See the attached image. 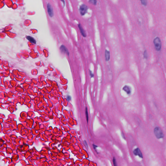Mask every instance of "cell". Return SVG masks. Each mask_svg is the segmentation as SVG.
Returning a JSON list of instances; mask_svg holds the SVG:
<instances>
[{
    "instance_id": "6da1fadb",
    "label": "cell",
    "mask_w": 166,
    "mask_h": 166,
    "mask_svg": "<svg viewBox=\"0 0 166 166\" xmlns=\"http://www.w3.org/2000/svg\"><path fill=\"white\" fill-rule=\"evenodd\" d=\"M154 44L155 48L158 51H160L162 48V43L160 38L159 37H156L154 39Z\"/></svg>"
},
{
    "instance_id": "7a4b0ae2",
    "label": "cell",
    "mask_w": 166,
    "mask_h": 166,
    "mask_svg": "<svg viewBox=\"0 0 166 166\" xmlns=\"http://www.w3.org/2000/svg\"><path fill=\"white\" fill-rule=\"evenodd\" d=\"M154 133L157 138H162L164 137V135L162 129L159 127H156L154 130Z\"/></svg>"
},
{
    "instance_id": "3957f363",
    "label": "cell",
    "mask_w": 166,
    "mask_h": 166,
    "mask_svg": "<svg viewBox=\"0 0 166 166\" xmlns=\"http://www.w3.org/2000/svg\"><path fill=\"white\" fill-rule=\"evenodd\" d=\"M88 9V7L86 5L84 4L80 6L79 10V12L81 15L82 16L84 15L87 13Z\"/></svg>"
},
{
    "instance_id": "277c9868",
    "label": "cell",
    "mask_w": 166,
    "mask_h": 166,
    "mask_svg": "<svg viewBox=\"0 0 166 166\" xmlns=\"http://www.w3.org/2000/svg\"><path fill=\"white\" fill-rule=\"evenodd\" d=\"M47 9L48 14L50 17H53L54 15L53 11V8L50 4H48L47 5Z\"/></svg>"
},
{
    "instance_id": "5b68a950",
    "label": "cell",
    "mask_w": 166,
    "mask_h": 166,
    "mask_svg": "<svg viewBox=\"0 0 166 166\" xmlns=\"http://www.w3.org/2000/svg\"><path fill=\"white\" fill-rule=\"evenodd\" d=\"M134 155H135L139 156V157L143 158V154L140 151V149L138 148L135 149L133 151Z\"/></svg>"
},
{
    "instance_id": "8992f818",
    "label": "cell",
    "mask_w": 166,
    "mask_h": 166,
    "mask_svg": "<svg viewBox=\"0 0 166 166\" xmlns=\"http://www.w3.org/2000/svg\"><path fill=\"white\" fill-rule=\"evenodd\" d=\"M78 26L82 35L84 37H86V34L85 31L84 29H83V27H82V25H81V24H78Z\"/></svg>"
},
{
    "instance_id": "52a82bcc",
    "label": "cell",
    "mask_w": 166,
    "mask_h": 166,
    "mask_svg": "<svg viewBox=\"0 0 166 166\" xmlns=\"http://www.w3.org/2000/svg\"><path fill=\"white\" fill-rule=\"evenodd\" d=\"M110 52L107 50H106L105 52V61H108L110 60Z\"/></svg>"
},
{
    "instance_id": "ba28073f",
    "label": "cell",
    "mask_w": 166,
    "mask_h": 166,
    "mask_svg": "<svg viewBox=\"0 0 166 166\" xmlns=\"http://www.w3.org/2000/svg\"><path fill=\"white\" fill-rule=\"evenodd\" d=\"M60 49H61V51L62 52L68 55H69V51H68V50H67V48L64 45H61V48H60Z\"/></svg>"
},
{
    "instance_id": "9c48e42d",
    "label": "cell",
    "mask_w": 166,
    "mask_h": 166,
    "mask_svg": "<svg viewBox=\"0 0 166 166\" xmlns=\"http://www.w3.org/2000/svg\"><path fill=\"white\" fill-rule=\"evenodd\" d=\"M123 90L126 92L127 94H130L131 93V89L127 85H125L123 88Z\"/></svg>"
},
{
    "instance_id": "30bf717a",
    "label": "cell",
    "mask_w": 166,
    "mask_h": 166,
    "mask_svg": "<svg viewBox=\"0 0 166 166\" xmlns=\"http://www.w3.org/2000/svg\"><path fill=\"white\" fill-rule=\"evenodd\" d=\"M26 38L31 42L33 43L36 44V41L33 37H31L30 36H27L26 37Z\"/></svg>"
},
{
    "instance_id": "8fae6325",
    "label": "cell",
    "mask_w": 166,
    "mask_h": 166,
    "mask_svg": "<svg viewBox=\"0 0 166 166\" xmlns=\"http://www.w3.org/2000/svg\"><path fill=\"white\" fill-rule=\"evenodd\" d=\"M89 3L94 5H96L97 3V0H89Z\"/></svg>"
},
{
    "instance_id": "7c38bea8",
    "label": "cell",
    "mask_w": 166,
    "mask_h": 166,
    "mask_svg": "<svg viewBox=\"0 0 166 166\" xmlns=\"http://www.w3.org/2000/svg\"><path fill=\"white\" fill-rule=\"evenodd\" d=\"M140 0V2H141V4L143 5L144 6H146L148 4L147 0Z\"/></svg>"
},
{
    "instance_id": "4fadbf2b",
    "label": "cell",
    "mask_w": 166,
    "mask_h": 166,
    "mask_svg": "<svg viewBox=\"0 0 166 166\" xmlns=\"http://www.w3.org/2000/svg\"><path fill=\"white\" fill-rule=\"evenodd\" d=\"M85 114L86 116L87 120V122H88V119H89V117H88V112L87 108V107H86V108Z\"/></svg>"
},
{
    "instance_id": "5bb4252c",
    "label": "cell",
    "mask_w": 166,
    "mask_h": 166,
    "mask_svg": "<svg viewBox=\"0 0 166 166\" xmlns=\"http://www.w3.org/2000/svg\"><path fill=\"white\" fill-rule=\"evenodd\" d=\"M144 57L145 59H147L148 58V54L147 51L145 50L144 53Z\"/></svg>"
},
{
    "instance_id": "9a60e30c",
    "label": "cell",
    "mask_w": 166,
    "mask_h": 166,
    "mask_svg": "<svg viewBox=\"0 0 166 166\" xmlns=\"http://www.w3.org/2000/svg\"><path fill=\"white\" fill-rule=\"evenodd\" d=\"M113 163L114 165L115 166H117L116 160V159L115 157H114L113 158Z\"/></svg>"
},
{
    "instance_id": "2e32d148",
    "label": "cell",
    "mask_w": 166,
    "mask_h": 166,
    "mask_svg": "<svg viewBox=\"0 0 166 166\" xmlns=\"http://www.w3.org/2000/svg\"><path fill=\"white\" fill-rule=\"evenodd\" d=\"M90 75L91 77H93L94 76V74L92 73V71H90Z\"/></svg>"
},
{
    "instance_id": "e0dca14e",
    "label": "cell",
    "mask_w": 166,
    "mask_h": 166,
    "mask_svg": "<svg viewBox=\"0 0 166 166\" xmlns=\"http://www.w3.org/2000/svg\"><path fill=\"white\" fill-rule=\"evenodd\" d=\"M122 136L123 138H124L125 139H126L123 133H122Z\"/></svg>"
},
{
    "instance_id": "ac0fdd59",
    "label": "cell",
    "mask_w": 166,
    "mask_h": 166,
    "mask_svg": "<svg viewBox=\"0 0 166 166\" xmlns=\"http://www.w3.org/2000/svg\"><path fill=\"white\" fill-rule=\"evenodd\" d=\"M67 100H69H69H71V96H67Z\"/></svg>"
},
{
    "instance_id": "d6986e66",
    "label": "cell",
    "mask_w": 166,
    "mask_h": 166,
    "mask_svg": "<svg viewBox=\"0 0 166 166\" xmlns=\"http://www.w3.org/2000/svg\"><path fill=\"white\" fill-rule=\"evenodd\" d=\"M93 146L94 148V149H95L97 147V146L96 145H95L93 144Z\"/></svg>"
},
{
    "instance_id": "ffe728a7",
    "label": "cell",
    "mask_w": 166,
    "mask_h": 166,
    "mask_svg": "<svg viewBox=\"0 0 166 166\" xmlns=\"http://www.w3.org/2000/svg\"><path fill=\"white\" fill-rule=\"evenodd\" d=\"M84 144H85V146H86V147H88L87 144V143L86 141L85 140V141H84Z\"/></svg>"
},
{
    "instance_id": "44dd1931",
    "label": "cell",
    "mask_w": 166,
    "mask_h": 166,
    "mask_svg": "<svg viewBox=\"0 0 166 166\" xmlns=\"http://www.w3.org/2000/svg\"><path fill=\"white\" fill-rule=\"evenodd\" d=\"M61 0V1L65 5V2L64 0Z\"/></svg>"
}]
</instances>
